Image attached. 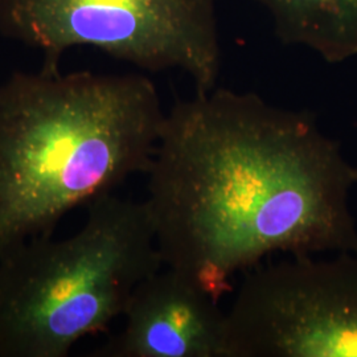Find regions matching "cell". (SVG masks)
<instances>
[{
    "mask_svg": "<svg viewBox=\"0 0 357 357\" xmlns=\"http://www.w3.org/2000/svg\"><path fill=\"white\" fill-rule=\"evenodd\" d=\"M144 204L165 266L216 301L274 253H357V167L310 112L215 88L165 116Z\"/></svg>",
    "mask_w": 357,
    "mask_h": 357,
    "instance_id": "1",
    "label": "cell"
},
{
    "mask_svg": "<svg viewBox=\"0 0 357 357\" xmlns=\"http://www.w3.org/2000/svg\"><path fill=\"white\" fill-rule=\"evenodd\" d=\"M166 113L141 75L17 72L0 85V253L147 174Z\"/></svg>",
    "mask_w": 357,
    "mask_h": 357,
    "instance_id": "2",
    "label": "cell"
},
{
    "mask_svg": "<svg viewBox=\"0 0 357 357\" xmlns=\"http://www.w3.org/2000/svg\"><path fill=\"white\" fill-rule=\"evenodd\" d=\"M163 266L144 202L94 200L75 234L0 253V357L68 356L123 317L139 283Z\"/></svg>",
    "mask_w": 357,
    "mask_h": 357,
    "instance_id": "3",
    "label": "cell"
},
{
    "mask_svg": "<svg viewBox=\"0 0 357 357\" xmlns=\"http://www.w3.org/2000/svg\"><path fill=\"white\" fill-rule=\"evenodd\" d=\"M0 35L41 52L45 69L93 47L144 70L180 69L196 94L221 70L216 0H0Z\"/></svg>",
    "mask_w": 357,
    "mask_h": 357,
    "instance_id": "4",
    "label": "cell"
},
{
    "mask_svg": "<svg viewBox=\"0 0 357 357\" xmlns=\"http://www.w3.org/2000/svg\"><path fill=\"white\" fill-rule=\"evenodd\" d=\"M227 357H357V253L250 268L227 311Z\"/></svg>",
    "mask_w": 357,
    "mask_h": 357,
    "instance_id": "5",
    "label": "cell"
},
{
    "mask_svg": "<svg viewBox=\"0 0 357 357\" xmlns=\"http://www.w3.org/2000/svg\"><path fill=\"white\" fill-rule=\"evenodd\" d=\"M122 332L93 354L101 357H227V311L174 268L139 283Z\"/></svg>",
    "mask_w": 357,
    "mask_h": 357,
    "instance_id": "6",
    "label": "cell"
},
{
    "mask_svg": "<svg viewBox=\"0 0 357 357\" xmlns=\"http://www.w3.org/2000/svg\"><path fill=\"white\" fill-rule=\"evenodd\" d=\"M268 10L277 38L302 45L328 64L357 56V0H257Z\"/></svg>",
    "mask_w": 357,
    "mask_h": 357,
    "instance_id": "7",
    "label": "cell"
}]
</instances>
